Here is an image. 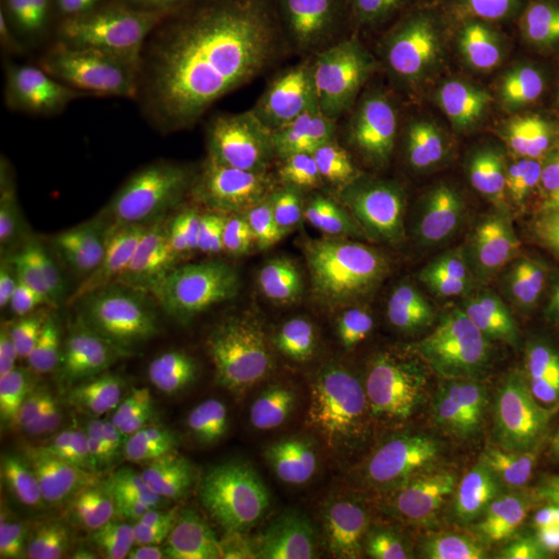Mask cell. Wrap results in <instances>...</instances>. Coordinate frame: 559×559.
<instances>
[{
    "mask_svg": "<svg viewBox=\"0 0 559 559\" xmlns=\"http://www.w3.org/2000/svg\"><path fill=\"white\" fill-rule=\"evenodd\" d=\"M558 90L545 0H385L293 81L270 200L323 267L376 260L531 140Z\"/></svg>",
    "mask_w": 559,
    "mask_h": 559,
    "instance_id": "cell-1",
    "label": "cell"
},
{
    "mask_svg": "<svg viewBox=\"0 0 559 559\" xmlns=\"http://www.w3.org/2000/svg\"><path fill=\"white\" fill-rule=\"evenodd\" d=\"M348 21L286 20L228 2L160 32L124 36L115 81L216 104L276 135L293 81Z\"/></svg>",
    "mask_w": 559,
    "mask_h": 559,
    "instance_id": "cell-2",
    "label": "cell"
},
{
    "mask_svg": "<svg viewBox=\"0 0 559 559\" xmlns=\"http://www.w3.org/2000/svg\"><path fill=\"white\" fill-rule=\"evenodd\" d=\"M392 344L357 325L309 323L263 348L222 399L212 427L228 450L321 440L381 383Z\"/></svg>",
    "mask_w": 559,
    "mask_h": 559,
    "instance_id": "cell-3",
    "label": "cell"
},
{
    "mask_svg": "<svg viewBox=\"0 0 559 559\" xmlns=\"http://www.w3.org/2000/svg\"><path fill=\"white\" fill-rule=\"evenodd\" d=\"M78 131L147 179L205 193L270 198L276 135L210 102L112 85L81 115Z\"/></svg>",
    "mask_w": 559,
    "mask_h": 559,
    "instance_id": "cell-4",
    "label": "cell"
},
{
    "mask_svg": "<svg viewBox=\"0 0 559 559\" xmlns=\"http://www.w3.org/2000/svg\"><path fill=\"white\" fill-rule=\"evenodd\" d=\"M417 316L448 332L531 344L549 309L545 261L503 222L443 228L413 263Z\"/></svg>",
    "mask_w": 559,
    "mask_h": 559,
    "instance_id": "cell-5",
    "label": "cell"
},
{
    "mask_svg": "<svg viewBox=\"0 0 559 559\" xmlns=\"http://www.w3.org/2000/svg\"><path fill=\"white\" fill-rule=\"evenodd\" d=\"M381 385L423 423L489 427L539 396L547 360L533 344L464 336L415 316Z\"/></svg>",
    "mask_w": 559,
    "mask_h": 559,
    "instance_id": "cell-6",
    "label": "cell"
},
{
    "mask_svg": "<svg viewBox=\"0 0 559 559\" xmlns=\"http://www.w3.org/2000/svg\"><path fill=\"white\" fill-rule=\"evenodd\" d=\"M170 189L110 158L80 131L21 127L11 138L9 201L23 221L106 233Z\"/></svg>",
    "mask_w": 559,
    "mask_h": 559,
    "instance_id": "cell-7",
    "label": "cell"
},
{
    "mask_svg": "<svg viewBox=\"0 0 559 559\" xmlns=\"http://www.w3.org/2000/svg\"><path fill=\"white\" fill-rule=\"evenodd\" d=\"M321 443L295 450L239 559H323L348 537L355 510L340 491L334 454Z\"/></svg>",
    "mask_w": 559,
    "mask_h": 559,
    "instance_id": "cell-8",
    "label": "cell"
},
{
    "mask_svg": "<svg viewBox=\"0 0 559 559\" xmlns=\"http://www.w3.org/2000/svg\"><path fill=\"white\" fill-rule=\"evenodd\" d=\"M108 489L143 539L175 554L193 539L207 514L212 471L185 448H168L112 471Z\"/></svg>",
    "mask_w": 559,
    "mask_h": 559,
    "instance_id": "cell-9",
    "label": "cell"
},
{
    "mask_svg": "<svg viewBox=\"0 0 559 559\" xmlns=\"http://www.w3.org/2000/svg\"><path fill=\"white\" fill-rule=\"evenodd\" d=\"M295 450H228L212 468V498L193 539L170 559H239L253 540Z\"/></svg>",
    "mask_w": 559,
    "mask_h": 559,
    "instance_id": "cell-10",
    "label": "cell"
},
{
    "mask_svg": "<svg viewBox=\"0 0 559 559\" xmlns=\"http://www.w3.org/2000/svg\"><path fill=\"white\" fill-rule=\"evenodd\" d=\"M4 23L38 80L71 87L98 55L102 0H11Z\"/></svg>",
    "mask_w": 559,
    "mask_h": 559,
    "instance_id": "cell-11",
    "label": "cell"
},
{
    "mask_svg": "<svg viewBox=\"0 0 559 559\" xmlns=\"http://www.w3.org/2000/svg\"><path fill=\"white\" fill-rule=\"evenodd\" d=\"M40 440L29 373L17 355L13 330L4 321L0 381V491L4 498L32 479L40 459Z\"/></svg>",
    "mask_w": 559,
    "mask_h": 559,
    "instance_id": "cell-12",
    "label": "cell"
},
{
    "mask_svg": "<svg viewBox=\"0 0 559 559\" xmlns=\"http://www.w3.org/2000/svg\"><path fill=\"white\" fill-rule=\"evenodd\" d=\"M520 500L545 496L559 483V452L547 433L539 396L487 427Z\"/></svg>",
    "mask_w": 559,
    "mask_h": 559,
    "instance_id": "cell-13",
    "label": "cell"
},
{
    "mask_svg": "<svg viewBox=\"0 0 559 559\" xmlns=\"http://www.w3.org/2000/svg\"><path fill=\"white\" fill-rule=\"evenodd\" d=\"M323 559H479L475 543L440 520L348 535Z\"/></svg>",
    "mask_w": 559,
    "mask_h": 559,
    "instance_id": "cell-14",
    "label": "cell"
},
{
    "mask_svg": "<svg viewBox=\"0 0 559 559\" xmlns=\"http://www.w3.org/2000/svg\"><path fill=\"white\" fill-rule=\"evenodd\" d=\"M508 471L489 431L452 433L445 471L448 501L460 510L483 512L500 501Z\"/></svg>",
    "mask_w": 559,
    "mask_h": 559,
    "instance_id": "cell-15",
    "label": "cell"
},
{
    "mask_svg": "<svg viewBox=\"0 0 559 559\" xmlns=\"http://www.w3.org/2000/svg\"><path fill=\"white\" fill-rule=\"evenodd\" d=\"M452 429L423 423L402 429L396 500L415 508H433L448 501L445 471Z\"/></svg>",
    "mask_w": 559,
    "mask_h": 559,
    "instance_id": "cell-16",
    "label": "cell"
},
{
    "mask_svg": "<svg viewBox=\"0 0 559 559\" xmlns=\"http://www.w3.org/2000/svg\"><path fill=\"white\" fill-rule=\"evenodd\" d=\"M506 224L539 260L559 258V152L545 162Z\"/></svg>",
    "mask_w": 559,
    "mask_h": 559,
    "instance_id": "cell-17",
    "label": "cell"
},
{
    "mask_svg": "<svg viewBox=\"0 0 559 559\" xmlns=\"http://www.w3.org/2000/svg\"><path fill=\"white\" fill-rule=\"evenodd\" d=\"M50 496L57 500L64 519L71 524L83 558L124 559L112 526L80 485L73 480H60L50 489Z\"/></svg>",
    "mask_w": 559,
    "mask_h": 559,
    "instance_id": "cell-18",
    "label": "cell"
},
{
    "mask_svg": "<svg viewBox=\"0 0 559 559\" xmlns=\"http://www.w3.org/2000/svg\"><path fill=\"white\" fill-rule=\"evenodd\" d=\"M334 466L340 491L355 512L365 506L381 503L373 464L360 427L348 433L338 452H334Z\"/></svg>",
    "mask_w": 559,
    "mask_h": 559,
    "instance_id": "cell-19",
    "label": "cell"
},
{
    "mask_svg": "<svg viewBox=\"0 0 559 559\" xmlns=\"http://www.w3.org/2000/svg\"><path fill=\"white\" fill-rule=\"evenodd\" d=\"M201 0H112V11L127 36L152 34L200 13Z\"/></svg>",
    "mask_w": 559,
    "mask_h": 559,
    "instance_id": "cell-20",
    "label": "cell"
},
{
    "mask_svg": "<svg viewBox=\"0 0 559 559\" xmlns=\"http://www.w3.org/2000/svg\"><path fill=\"white\" fill-rule=\"evenodd\" d=\"M286 20H353L385 0H228Z\"/></svg>",
    "mask_w": 559,
    "mask_h": 559,
    "instance_id": "cell-21",
    "label": "cell"
},
{
    "mask_svg": "<svg viewBox=\"0 0 559 559\" xmlns=\"http://www.w3.org/2000/svg\"><path fill=\"white\" fill-rule=\"evenodd\" d=\"M369 459L373 464V473L380 489V500H396V483H399L400 443L402 429L388 419H373L360 425Z\"/></svg>",
    "mask_w": 559,
    "mask_h": 559,
    "instance_id": "cell-22",
    "label": "cell"
},
{
    "mask_svg": "<svg viewBox=\"0 0 559 559\" xmlns=\"http://www.w3.org/2000/svg\"><path fill=\"white\" fill-rule=\"evenodd\" d=\"M0 81L2 92L11 102H20L23 106H41L46 100V90L41 87L29 62L21 55L20 46L4 20L0 23Z\"/></svg>",
    "mask_w": 559,
    "mask_h": 559,
    "instance_id": "cell-23",
    "label": "cell"
},
{
    "mask_svg": "<svg viewBox=\"0 0 559 559\" xmlns=\"http://www.w3.org/2000/svg\"><path fill=\"white\" fill-rule=\"evenodd\" d=\"M516 559H559V514L539 520L526 531L516 547Z\"/></svg>",
    "mask_w": 559,
    "mask_h": 559,
    "instance_id": "cell-24",
    "label": "cell"
},
{
    "mask_svg": "<svg viewBox=\"0 0 559 559\" xmlns=\"http://www.w3.org/2000/svg\"><path fill=\"white\" fill-rule=\"evenodd\" d=\"M20 524L4 522L0 531V559H36L34 547L25 528L20 531Z\"/></svg>",
    "mask_w": 559,
    "mask_h": 559,
    "instance_id": "cell-25",
    "label": "cell"
},
{
    "mask_svg": "<svg viewBox=\"0 0 559 559\" xmlns=\"http://www.w3.org/2000/svg\"><path fill=\"white\" fill-rule=\"evenodd\" d=\"M539 404L547 433L559 452V381H551L540 390Z\"/></svg>",
    "mask_w": 559,
    "mask_h": 559,
    "instance_id": "cell-26",
    "label": "cell"
},
{
    "mask_svg": "<svg viewBox=\"0 0 559 559\" xmlns=\"http://www.w3.org/2000/svg\"><path fill=\"white\" fill-rule=\"evenodd\" d=\"M545 288L549 309L559 313V258L545 263Z\"/></svg>",
    "mask_w": 559,
    "mask_h": 559,
    "instance_id": "cell-27",
    "label": "cell"
},
{
    "mask_svg": "<svg viewBox=\"0 0 559 559\" xmlns=\"http://www.w3.org/2000/svg\"><path fill=\"white\" fill-rule=\"evenodd\" d=\"M545 9H547V17L551 23V32H554V38L558 41L559 48V0H545Z\"/></svg>",
    "mask_w": 559,
    "mask_h": 559,
    "instance_id": "cell-28",
    "label": "cell"
},
{
    "mask_svg": "<svg viewBox=\"0 0 559 559\" xmlns=\"http://www.w3.org/2000/svg\"><path fill=\"white\" fill-rule=\"evenodd\" d=\"M558 353H559V340H558Z\"/></svg>",
    "mask_w": 559,
    "mask_h": 559,
    "instance_id": "cell-29",
    "label": "cell"
},
{
    "mask_svg": "<svg viewBox=\"0 0 559 559\" xmlns=\"http://www.w3.org/2000/svg\"><path fill=\"white\" fill-rule=\"evenodd\" d=\"M36 559H38V558H36Z\"/></svg>",
    "mask_w": 559,
    "mask_h": 559,
    "instance_id": "cell-30",
    "label": "cell"
}]
</instances>
